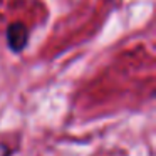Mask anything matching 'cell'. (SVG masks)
Returning <instances> with one entry per match:
<instances>
[{
	"label": "cell",
	"instance_id": "1",
	"mask_svg": "<svg viewBox=\"0 0 156 156\" xmlns=\"http://www.w3.org/2000/svg\"><path fill=\"white\" fill-rule=\"evenodd\" d=\"M29 39H30V32L24 22H12L7 25L5 41H7V47L14 54H20L25 51V47L29 45Z\"/></svg>",
	"mask_w": 156,
	"mask_h": 156
},
{
	"label": "cell",
	"instance_id": "2",
	"mask_svg": "<svg viewBox=\"0 0 156 156\" xmlns=\"http://www.w3.org/2000/svg\"><path fill=\"white\" fill-rule=\"evenodd\" d=\"M0 156H10V149L4 143H0Z\"/></svg>",
	"mask_w": 156,
	"mask_h": 156
}]
</instances>
